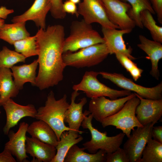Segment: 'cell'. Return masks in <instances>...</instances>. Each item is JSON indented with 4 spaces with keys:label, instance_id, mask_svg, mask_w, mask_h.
I'll return each instance as SVG.
<instances>
[{
    "label": "cell",
    "instance_id": "6da1fadb",
    "mask_svg": "<svg viewBox=\"0 0 162 162\" xmlns=\"http://www.w3.org/2000/svg\"><path fill=\"white\" fill-rule=\"evenodd\" d=\"M35 35L39 65L35 86L43 90L63 79L66 67L62 58L64 28L60 24L50 25L45 29L40 28Z\"/></svg>",
    "mask_w": 162,
    "mask_h": 162
},
{
    "label": "cell",
    "instance_id": "7a4b0ae2",
    "mask_svg": "<svg viewBox=\"0 0 162 162\" xmlns=\"http://www.w3.org/2000/svg\"><path fill=\"white\" fill-rule=\"evenodd\" d=\"M69 104L66 94L56 100L54 92L51 91L47 96L44 106L37 110L35 118L48 124L55 132L58 141L63 131L70 130L66 126L64 122V114Z\"/></svg>",
    "mask_w": 162,
    "mask_h": 162
},
{
    "label": "cell",
    "instance_id": "3957f363",
    "mask_svg": "<svg viewBox=\"0 0 162 162\" xmlns=\"http://www.w3.org/2000/svg\"><path fill=\"white\" fill-rule=\"evenodd\" d=\"M70 28L69 35L64 41L63 53L75 52L97 44L105 43L103 37L93 28L91 24L83 19L73 21Z\"/></svg>",
    "mask_w": 162,
    "mask_h": 162
},
{
    "label": "cell",
    "instance_id": "277c9868",
    "mask_svg": "<svg viewBox=\"0 0 162 162\" xmlns=\"http://www.w3.org/2000/svg\"><path fill=\"white\" fill-rule=\"evenodd\" d=\"M93 118L91 114L88 116H85L81 125L83 128L88 129L91 135V140L82 144L85 150L90 153L94 154L102 149L106 153H109L115 152L120 147L125 134L120 133L115 136H107L106 132H101L93 126L92 123Z\"/></svg>",
    "mask_w": 162,
    "mask_h": 162
},
{
    "label": "cell",
    "instance_id": "5b68a950",
    "mask_svg": "<svg viewBox=\"0 0 162 162\" xmlns=\"http://www.w3.org/2000/svg\"><path fill=\"white\" fill-rule=\"evenodd\" d=\"M109 54L106 44L102 43L75 52L64 53L62 58L66 66L80 68L98 65L103 62Z\"/></svg>",
    "mask_w": 162,
    "mask_h": 162
},
{
    "label": "cell",
    "instance_id": "8992f818",
    "mask_svg": "<svg viewBox=\"0 0 162 162\" xmlns=\"http://www.w3.org/2000/svg\"><path fill=\"white\" fill-rule=\"evenodd\" d=\"M140 102V99L136 95L130 99L117 112L101 121L102 127L115 126L117 129L121 130L129 137L132 130L134 128L143 126L138 121L135 114L136 107Z\"/></svg>",
    "mask_w": 162,
    "mask_h": 162
},
{
    "label": "cell",
    "instance_id": "52a82bcc",
    "mask_svg": "<svg viewBox=\"0 0 162 162\" xmlns=\"http://www.w3.org/2000/svg\"><path fill=\"white\" fill-rule=\"evenodd\" d=\"M99 74V72L96 71H86L80 82L73 85V89L83 92L87 97L91 99L103 96L114 100L131 93V92L128 90H118L107 86L98 79L97 76Z\"/></svg>",
    "mask_w": 162,
    "mask_h": 162
},
{
    "label": "cell",
    "instance_id": "ba28073f",
    "mask_svg": "<svg viewBox=\"0 0 162 162\" xmlns=\"http://www.w3.org/2000/svg\"><path fill=\"white\" fill-rule=\"evenodd\" d=\"M99 74L105 79L111 81L118 86L132 91L145 98L158 100L162 99V83L151 88L139 85L122 74L104 71L99 72Z\"/></svg>",
    "mask_w": 162,
    "mask_h": 162
},
{
    "label": "cell",
    "instance_id": "9c48e42d",
    "mask_svg": "<svg viewBox=\"0 0 162 162\" xmlns=\"http://www.w3.org/2000/svg\"><path fill=\"white\" fill-rule=\"evenodd\" d=\"M77 10L79 15L88 24L97 23L102 27L119 28L109 20L102 0H83L78 4Z\"/></svg>",
    "mask_w": 162,
    "mask_h": 162
},
{
    "label": "cell",
    "instance_id": "30bf717a",
    "mask_svg": "<svg viewBox=\"0 0 162 162\" xmlns=\"http://www.w3.org/2000/svg\"><path fill=\"white\" fill-rule=\"evenodd\" d=\"M155 124L151 123L132 130V134L128 138L123 148L130 162H140L144 149L148 141L152 138V130Z\"/></svg>",
    "mask_w": 162,
    "mask_h": 162
},
{
    "label": "cell",
    "instance_id": "8fae6325",
    "mask_svg": "<svg viewBox=\"0 0 162 162\" xmlns=\"http://www.w3.org/2000/svg\"><path fill=\"white\" fill-rule=\"evenodd\" d=\"M135 95L134 93L114 100L109 99L103 96L92 98L89 103L88 111L93 118L100 122L104 118L117 112L128 100Z\"/></svg>",
    "mask_w": 162,
    "mask_h": 162
},
{
    "label": "cell",
    "instance_id": "7c38bea8",
    "mask_svg": "<svg viewBox=\"0 0 162 162\" xmlns=\"http://www.w3.org/2000/svg\"><path fill=\"white\" fill-rule=\"evenodd\" d=\"M110 20L121 30H132L136 26L128 13L131 8L128 3L120 0H102Z\"/></svg>",
    "mask_w": 162,
    "mask_h": 162
},
{
    "label": "cell",
    "instance_id": "4fadbf2b",
    "mask_svg": "<svg viewBox=\"0 0 162 162\" xmlns=\"http://www.w3.org/2000/svg\"><path fill=\"white\" fill-rule=\"evenodd\" d=\"M6 112V121L3 131L8 135L10 129L16 125L22 118L26 117L35 118L37 110L32 104L22 105L15 102L11 98L2 106Z\"/></svg>",
    "mask_w": 162,
    "mask_h": 162
},
{
    "label": "cell",
    "instance_id": "5bb4252c",
    "mask_svg": "<svg viewBox=\"0 0 162 162\" xmlns=\"http://www.w3.org/2000/svg\"><path fill=\"white\" fill-rule=\"evenodd\" d=\"M134 93L140 100L135 110L136 116L140 123L143 126L157 123L162 116V99L145 98Z\"/></svg>",
    "mask_w": 162,
    "mask_h": 162
},
{
    "label": "cell",
    "instance_id": "9a60e30c",
    "mask_svg": "<svg viewBox=\"0 0 162 162\" xmlns=\"http://www.w3.org/2000/svg\"><path fill=\"white\" fill-rule=\"evenodd\" d=\"M101 31L110 54L120 53L132 60L136 59L131 55L132 48L130 46L127 48L123 38L124 34L130 33L132 30L102 27Z\"/></svg>",
    "mask_w": 162,
    "mask_h": 162
},
{
    "label": "cell",
    "instance_id": "2e32d148",
    "mask_svg": "<svg viewBox=\"0 0 162 162\" xmlns=\"http://www.w3.org/2000/svg\"><path fill=\"white\" fill-rule=\"evenodd\" d=\"M80 94L78 91L74 90L71 96V102L66 111L64 116V122L67 123L70 130L76 131L81 134L83 132L79 130V128L85 116L90 114L88 110H86L83 113V108L87 102L86 98L80 99V101L76 103L75 100Z\"/></svg>",
    "mask_w": 162,
    "mask_h": 162
},
{
    "label": "cell",
    "instance_id": "e0dca14e",
    "mask_svg": "<svg viewBox=\"0 0 162 162\" xmlns=\"http://www.w3.org/2000/svg\"><path fill=\"white\" fill-rule=\"evenodd\" d=\"M50 8V0H35L29 9L23 14L14 17L11 21L17 23L32 20L37 27L45 29L46 16Z\"/></svg>",
    "mask_w": 162,
    "mask_h": 162
},
{
    "label": "cell",
    "instance_id": "ac0fdd59",
    "mask_svg": "<svg viewBox=\"0 0 162 162\" xmlns=\"http://www.w3.org/2000/svg\"><path fill=\"white\" fill-rule=\"evenodd\" d=\"M28 124L22 122L20 123L17 131L15 133L10 130L8 134L9 140L5 145L4 148L8 149L20 162H28L26 149V133Z\"/></svg>",
    "mask_w": 162,
    "mask_h": 162
},
{
    "label": "cell",
    "instance_id": "d6986e66",
    "mask_svg": "<svg viewBox=\"0 0 162 162\" xmlns=\"http://www.w3.org/2000/svg\"><path fill=\"white\" fill-rule=\"evenodd\" d=\"M26 149L32 162H51L56 152L55 147L32 137L26 136Z\"/></svg>",
    "mask_w": 162,
    "mask_h": 162
},
{
    "label": "cell",
    "instance_id": "ffe728a7",
    "mask_svg": "<svg viewBox=\"0 0 162 162\" xmlns=\"http://www.w3.org/2000/svg\"><path fill=\"white\" fill-rule=\"evenodd\" d=\"M140 43L138 47L144 51L148 55L146 57L150 60L152 64L150 74L156 79L158 80L160 76L158 64L162 58V45L161 43L150 40L142 35H139Z\"/></svg>",
    "mask_w": 162,
    "mask_h": 162
},
{
    "label": "cell",
    "instance_id": "44dd1931",
    "mask_svg": "<svg viewBox=\"0 0 162 162\" xmlns=\"http://www.w3.org/2000/svg\"><path fill=\"white\" fill-rule=\"evenodd\" d=\"M38 65L37 59L29 64L14 66L11 68L14 82L19 90L23 88L24 84L26 82L36 85V70Z\"/></svg>",
    "mask_w": 162,
    "mask_h": 162
},
{
    "label": "cell",
    "instance_id": "7402d4cb",
    "mask_svg": "<svg viewBox=\"0 0 162 162\" xmlns=\"http://www.w3.org/2000/svg\"><path fill=\"white\" fill-rule=\"evenodd\" d=\"M28 132L31 137L56 147L58 140L56 135L51 127L43 121L32 122L27 128Z\"/></svg>",
    "mask_w": 162,
    "mask_h": 162
},
{
    "label": "cell",
    "instance_id": "603a6c76",
    "mask_svg": "<svg viewBox=\"0 0 162 162\" xmlns=\"http://www.w3.org/2000/svg\"><path fill=\"white\" fill-rule=\"evenodd\" d=\"M83 147L80 148L76 144L73 145L68 150L64 162H104L106 160V152L102 149L94 154L84 151Z\"/></svg>",
    "mask_w": 162,
    "mask_h": 162
},
{
    "label": "cell",
    "instance_id": "cb8c5ba5",
    "mask_svg": "<svg viewBox=\"0 0 162 162\" xmlns=\"http://www.w3.org/2000/svg\"><path fill=\"white\" fill-rule=\"evenodd\" d=\"M76 131L69 130L63 131L61 134L56 148V152L51 162H64L68 151L74 145L81 141L83 137Z\"/></svg>",
    "mask_w": 162,
    "mask_h": 162
},
{
    "label": "cell",
    "instance_id": "d4e9b609",
    "mask_svg": "<svg viewBox=\"0 0 162 162\" xmlns=\"http://www.w3.org/2000/svg\"><path fill=\"white\" fill-rule=\"evenodd\" d=\"M26 22L4 23L0 27V39L13 45L16 41L30 36L26 28Z\"/></svg>",
    "mask_w": 162,
    "mask_h": 162
},
{
    "label": "cell",
    "instance_id": "484cf974",
    "mask_svg": "<svg viewBox=\"0 0 162 162\" xmlns=\"http://www.w3.org/2000/svg\"><path fill=\"white\" fill-rule=\"evenodd\" d=\"M12 73L9 68H0V106L9 99L16 97L19 90L12 79Z\"/></svg>",
    "mask_w": 162,
    "mask_h": 162
},
{
    "label": "cell",
    "instance_id": "4316f807",
    "mask_svg": "<svg viewBox=\"0 0 162 162\" xmlns=\"http://www.w3.org/2000/svg\"><path fill=\"white\" fill-rule=\"evenodd\" d=\"M129 4L131 8L128 13L130 17L135 22L136 26L142 28L143 27L141 22L140 13L143 10H147L152 14H155L149 0H120Z\"/></svg>",
    "mask_w": 162,
    "mask_h": 162
},
{
    "label": "cell",
    "instance_id": "83f0119b",
    "mask_svg": "<svg viewBox=\"0 0 162 162\" xmlns=\"http://www.w3.org/2000/svg\"><path fill=\"white\" fill-rule=\"evenodd\" d=\"M141 22L148 29L153 40L162 43V27L157 25L152 14L147 10H143L140 13Z\"/></svg>",
    "mask_w": 162,
    "mask_h": 162
},
{
    "label": "cell",
    "instance_id": "f1b7e54d",
    "mask_svg": "<svg viewBox=\"0 0 162 162\" xmlns=\"http://www.w3.org/2000/svg\"><path fill=\"white\" fill-rule=\"evenodd\" d=\"M162 143L152 139L144 149L140 162H162Z\"/></svg>",
    "mask_w": 162,
    "mask_h": 162
},
{
    "label": "cell",
    "instance_id": "f546056e",
    "mask_svg": "<svg viewBox=\"0 0 162 162\" xmlns=\"http://www.w3.org/2000/svg\"><path fill=\"white\" fill-rule=\"evenodd\" d=\"M36 40L35 35L15 42L13 44L15 51L21 54L26 58L38 55Z\"/></svg>",
    "mask_w": 162,
    "mask_h": 162
},
{
    "label": "cell",
    "instance_id": "4dcf8cb0",
    "mask_svg": "<svg viewBox=\"0 0 162 162\" xmlns=\"http://www.w3.org/2000/svg\"><path fill=\"white\" fill-rule=\"evenodd\" d=\"M26 58L21 54L4 46L0 51V68H11L18 63L25 62Z\"/></svg>",
    "mask_w": 162,
    "mask_h": 162
},
{
    "label": "cell",
    "instance_id": "1f68e13d",
    "mask_svg": "<svg viewBox=\"0 0 162 162\" xmlns=\"http://www.w3.org/2000/svg\"><path fill=\"white\" fill-rule=\"evenodd\" d=\"M106 162H130V161L126 151L119 147L112 153H106Z\"/></svg>",
    "mask_w": 162,
    "mask_h": 162
},
{
    "label": "cell",
    "instance_id": "d6a6232c",
    "mask_svg": "<svg viewBox=\"0 0 162 162\" xmlns=\"http://www.w3.org/2000/svg\"><path fill=\"white\" fill-rule=\"evenodd\" d=\"M50 1L51 8L50 11L52 17L57 19L65 18L66 13L63 9L62 0H50Z\"/></svg>",
    "mask_w": 162,
    "mask_h": 162
},
{
    "label": "cell",
    "instance_id": "836d02e7",
    "mask_svg": "<svg viewBox=\"0 0 162 162\" xmlns=\"http://www.w3.org/2000/svg\"><path fill=\"white\" fill-rule=\"evenodd\" d=\"M116 57L127 72L130 73L133 69L137 67V64L126 56L120 53L115 54Z\"/></svg>",
    "mask_w": 162,
    "mask_h": 162
},
{
    "label": "cell",
    "instance_id": "e575fe53",
    "mask_svg": "<svg viewBox=\"0 0 162 162\" xmlns=\"http://www.w3.org/2000/svg\"><path fill=\"white\" fill-rule=\"evenodd\" d=\"M155 14L158 22L162 24V0H149Z\"/></svg>",
    "mask_w": 162,
    "mask_h": 162
},
{
    "label": "cell",
    "instance_id": "d590c367",
    "mask_svg": "<svg viewBox=\"0 0 162 162\" xmlns=\"http://www.w3.org/2000/svg\"><path fill=\"white\" fill-rule=\"evenodd\" d=\"M63 8L64 11L66 13L75 15L77 17L79 15L76 4L69 0H66L63 3Z\"/></svg>",
    "mask_w": 162,
    "mask_h": 162
},
{
    "label": "cell",
    "instance_id": "8d00e7d4",
    "mask_svg": "<svg viewBox=\"0 0 162 162\" xmlns=\"http://www.w3.org/2000/svg\"><path fill=\"white\" fill-rule=\"evenodd\" d=\"M16 160L13 157L10 152L7 149H4L0 153V162H16Z\"/></svg>",
    "mask_w": 162,
    "mask_h": 162
},
{
    "label": "cell",
    "instance_id": "74e56055",
    "mask_svg": "<svg viewBox=\"0 0 162 162\" xmlns=\"http://www.w3.org/2000/svg\"><path fill=\"white\" fill-rule=\"evenodd\" d=\"M152 138L154 140L162 143V126H153L152 131Z\"/></svg>",
    "mask_w": 162,
    "mask_h": 162
},
{
    "label": "cell",
    "instance_id": "f35d334b",
    "mask_svg": "<svg viewBox=\"0 0 162 162\" xmlns=\"http://www.w3.org/2000/svg\"><path fill=\"white\" fill-rule=\"evenodd\" d=\"M143 70L138 67L133 69L129 73L135 81H137L141 76Z\"/></svg>",
    "mask_w": 162,
    "mask_h": 162
},
{
    "label": "cell",
    "instance_id": "ab89813d",
    "mask_svg": "<svg viewBox=\"0 0 162 162\" xmlns=\"http://www.w3.org/2000/svg\"><path fill=\"white\" fill-rule=\"evenodd\" d=\"M14 12L13 9H10L5 6H1L0 7V18L6 19L8 16Z\"/></svg>",
    "mask_w": 162,
    "mask_h": 162
},
{
    "label": "cell",
    "instance_id": "60d3db41",
    "mask_svg": "<svg viewBox=\"0 0 162 162\" xmlns=\"http://www.w3.org/2000/svg\"><path fill=\"white\" fill-rule=\"evenodd\" d=\"M75 4H79L80 2V0H69Z\"/></svg>",
    "mask_w": 162,
    "mask_h": 162
},
{
    "label": "cell",
    "instance_id": "b9f144b4",
    "mask_svg": "<svg viewBox=\"0 0 162 162\" xmlns=\"http://www.w3.org/2000/svg\"><path fill=\"white\" fill-rule=\"evenodd\" d=\"M4 23V19L0 18V27Z\"/></svg>",
    "mask_w": 162,
    "mask_h": 162
},
{
    "label": "cell",
    "instance_id": "7bdbcfd3",
    "mask_svg": "<svg viewBox=\"0 0 162 162\" xmlns=\"http://www.w3.org/2000/svg\"><path fill=\"white\" fill-rule=\"evenodd\" d=\"M0 93H1V91H0Z\"/></svg>",
    "mask_w": 162,
    "mask_h": 162
},
{
    "label": "cell",
    "instance_id": "ee69618b",
    "mask_svg": "<svg viewBox=\"0 0 162 162\" xmlns=\"http://www.w3.org/2000/svg\"><path fill=\"white\" fill-rule=\"evenodd\" d=\"M1 112L0 111V114H1Z\"/></svg>",
    "mask_w": 162,
    "mask_h": 162
}]
</instances>
